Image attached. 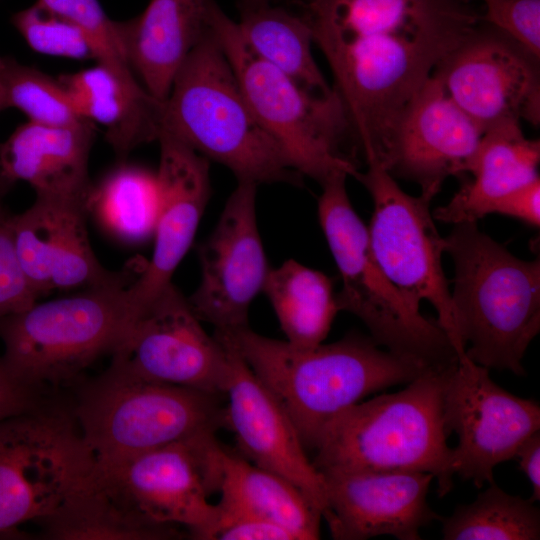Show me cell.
Segmentation results:
<instances>
[{
	"label": "cell",
	"instance_id": "9c48e42d",
	"mask_svg": "<svg viewBox=\"0 0 540 540\" xmlns=\"http://www.w3.org/2000/svg\"><path fill=\"white\" fill-rule=\"evenodd\" d=\"M128 286L83 289L1 318V359L8 371L37 392L76 382L114 351L132 323Z\"/></svg>",
	"mask_w": 540,
	"mask_h": 540
},
{
	"label": "cell",
	"instance_id": "ee69618b",
	"mask_svg": "<svg viewBox=\"0 0 540 540\" xmlns=\"http://www.w3.org/2000/svg\"><path fill=\"white\" fill-rule=\"evenodd\" d=\"M0 206H2V204L0 203Z\"/></svg>",
	"mask_w": 540,
	"mask_h": 540
},
{
	"label": "cell",
	"instance_id": "ffe728a7",
	"mask_svg": "<svg viewBox=\"0 0 540 540\" xmlns=\"http://www.w3.org/2000/svg\"><path fill=\"white\" fill-rule=\"evenodd\" d=\"M156 174L158 207L152 256L140 276L126 288L134 320L172 283L190 249L207 207L211 183L208 160L173 135L160 131Z\"/></svg>",
	"mask_w": 540,
	"mask_h": 540
},
{
	"label": "cell",
	"instance_id": "83f0119b",
	"mask_svg": "<svg viewBox=\"0 0 540 540\" xmlns=\"http://www.w3.org/2000/svg\"><path fill=\"white\" fill-rule=\"evenodd\" d=\"M263 293L286 341L296 347L321 344L340 311L331 278L294 259L270 269Z\"/></svg>",
	"mask_w": 540,
	"mask_h": 540
},
{
	"label": "cell",
	"instance_id": "7bdbcfd3",
	"mask_svg": "<svg viewBox=\"0 0 540 540\" xmlns=\"http://www.w3.org/2000/svg\"><path fill=\"white\" fill-rule=\"evenodd\" d=\"M464 1H466V2H470V3L472 2V0H464Z\"/></svg>",
	"mask_w": 540,
	"mask_h": 540
},
{
	"label": "cell",
	"instance_id": "52a82bcc",
	"mask_svg": "<svg viewBox=\"0 0 540 540\" xmlns=\"http://www.w3.org/2000/svg\"><path fill=\"white\" fill-rule=\"evenodd\" d=\"M207 20L252 111L298 172L320 185L338 173L354 177L358 168L343 150L352 139L350 124L337 93L309 91L257 56L215 0Z\"/></svg>",
	"mask_w": 540,
	"mask_h": 540
},
{
	"label": "cell",
	"instance_id": "4fadbf2b",
	"mask_svg": "<svg viewBox=\"0 0 540 540\" xmlns=\"http://www.w3.org/2000/svg\"><path fill=\"white\" fill-rule=\"evenodd\" d=\"M111 364L137 377L225 397L228 355L170 283L133 320Z\"/></svg>",
	"mask_w": 540,
	"mask_h": 540
},
{
	"label": "cell",
	"instance_id": "603a6c76",
	"mask_svg": "<svg viewBox=\"0 0 540 540\" xmlns=\"http://www.w3.org/2000/svg\"><path fill=\"white\" fill-rule=\"evenodd\" d=\"M209 0H150L135 18L116 21L122 51L157 100L168 97L179 68L208 29Z\"/></svg>",
	"mask_w": 540,
	"mask_h": 540
},
{
	"label": "cell",
	"instance_id": "4dcf8cb0",
	"mask_svg": "<svg viewBox=\"0 0 540 540\" xmlns=\"http://www.w3.org/2000/svg\"><path fill=\"white\" fill-rule=\"evenodd\" d=\"M442 521L444 540H538L540 511L530 500L508 494L496 483L470 504L458 505Z\"/></svg>",
	"mask_w": 540,
	"mask_h": 540
},
{
	"label": "cell",
	"instance_id": "6da1fadb",
	"mask_svg": "<svg viewBox=\"0 0 540 540\" xmlns=\"http://www.w3.org/2000/svg\"><path fill=\"white\" fill-rule=\"evenodd\" d=\"M325 56L352 141L381 163L404 107L481 22L464 0H293Z\"/></svg>",
	"mask_w": 540,
	"mask_h": 540
},
{
	"label": "cell",
	"instance_id": "b9f144b4",
	"mask_svg": "<svg viewBox=\"0 0 540 540\" xmlns=\"http://www.w3.org/2000/svg\"><path fill=\"white\" fill-rule=\"evenodd\" d=\"M264 3H271V0H240L239 4H245V5H257V4H264Z\"/></svg>",
	"mask_w": 540,
	"mask_h": 540
},
{
	"label": "cell",
	"instance_id": "277c9868",
	"mask_svg": "<svg viewBox=\"0 0 540 540\" xmlns=\"http://www.w3.org/2000/svg\"><path fill=\"white\" fill-rule=\"evenodd\" d=\"M442 245L453 260L451 299L466 356L523 376L522 359L540 331L539 258L514 256L477 222L454 224Z\"/></svg>",
	"mask_w": 540,
	"mask_h": 540
},
{
	"label": "cell",
	"instance_id": "60d3db41",
	"mask_svg": "<svg viewBox=\"0 0 540 540\" xmlns=\"http://www.w3.org/2000/svg\"><path fill=\"white\" fill-rule=\"evenodd\" d=\"M13 183L7 180L1 173H0V203L2 198L5 196V194L10 190Z\"/></svg>",
	"mask_w": 540,
	"mask_h": 540
},
{
	"label": "cell",
	"instance_id": "ab89813d",
	"mask_svg": "<svg viewBox=\"0 0 540 540\" xmlns=\"http://www.w3.org/2000/svg\"><path fill=\"white\" fill-rule=\"evenodd\" d=\"M521 470L532 484V502L540 499V433L530 435L522 442L516 451L515 457Z\"/></svg>",
	"mask_w": 540,
	"mask_h": 540
},
{
	"label": "cell",
	"instance_id": "7a4b0ae2",
	"mask_svg": "<svg viewBox=\"0 0 540 540\" xmlns=\"http://www.w3.org/2000/svg\"><path fill=\"white\" fill-rule=\"evenodd\" d=\"M226 338L252 372L274 394L295 425L307 451L327 427L367 395L408 384L430 367L382 350L371 338L348 334L315 347H296L249 326Z\"/></svg>",
	"mask_w": 540,
	"mask_h": 540
},
{
	"label": "cell",
	"instance_id": "2e32d148",
	"mask_svg": "<svg viewBox=\"0 0 540 540\" xmlns=\"http://www.w3.org/2000/svg\"><path fill=\"white\" fill-rule=\"evenodd\" d=\"M220 217L197 250L200 282L187 300L202 322L217 333L248 325L249 308L270 272L258 228L257 185L237 181Z\"/></svg>",
	"mask_w": 540,
	"mask_h": 540
},
{
	"label": "cell",
	"instance_id": "30bf717a",
	"mask_svg": "<svg viewBox=\"0 0 540 540\" xmlns=\"http://www.w3.org/2000/svg\"><path fill=\"white\" fill-rule=\"evenodd\" d=\"M72 413L40 407L0 421V532L39 521L90 477Z\"/></svg>",
	"mask_w": 540,
	"mask_h": 540
},
{
	"label": "cell",
	"instance_id": "836d02e7",
	"mask_svg": "<svg viewBox=\"0 0 540 540\" xmlns=\"http://www.w3.org/2000/svg\"><path fill=\"white\" fill-rule=\"evenodd\" d=\"M12 23L36 52L71 59H95L84 32L73 22L37 3L13 15Z\"/></svg>",
	"mask_w": 540,
	"mask_h": 540
},
{
	"label": "cell",
	"instance_id": "5bb4252c",
	"mask_svg": "<svg viewBox=\"0 0 540 540\" xmlns=\"http://www.w3.org/2000/svg\"><path fill=\"white\" fill-rule=\"evenodd\" d=\"M443 418L453 449L454 474L478 488L494 483V468L515 457L524 440L540 429L538 402L511 394L497 385L489 369L466 355L446 372Z\"/></svg>",
	"mask_w": 540,
	"mask_h": 540
},
{
	"label": "cell",
	"instance_id": "ba28073f",
	"mask_svg": "<svg viewBox=\"0 0 540 540\" xmlns=\"http://www.w3.org/2000/svg\"><path fill=\"white\" fill-rule=\"evenodd\" d=\"M222 397L137 377L110 363L72 412L94 467L225 427Z\"/></svg>",
	"mask_w": 540,
	"mask_h": 540
},
{
	"label": "cell",
	"instance_id": "f546056e",
	"mask_svg": "<svg viewBox=\"0 0 540 540\" xmlns=\"http://www.w3.org/2000/svg\"><path fill=\"white\" fill-rule=\"evenodd\" d=\"M158 207L156 174L121 164L92 185L89 212L114 236L137 242L154 232Z\"/></svg>",
	"mask_w": 540,
	"mask_h": 540
},
{
	"label": "cell",
	"instance_id": "7c38bea8",
	"mask_svg": "<svg viewBox=\"0 0 540 540\" xmlns=\"http://www.w3.org/2000/svg\"><path fill=\"white\" fill-rule=\"evenodd\" d=\"M222 451L215 433L207 432L94 467L92 475L125 506L206 540L217 517L209 498L219 491Z\"/></svg>",
	"mask_w": 540,
	"mask_h": 540
},
{
	"label": "cell",
	"instance_id": "8fae6325",
	"mask_svg": "<svg viewBox=\"0 0 540 540\" xmlns=\"http://www.w3.org/2000/svg\"><path fill=\"white\" fill-rule=\"evenodd\" d=\"M366 165L354 178L364 185L373 202L367 231L374 259L412 305L420 308V303L427 301L434 307L457 357L464 356L442 267V237L430 209L434 197L407 194L380 163L369 161Z\"/></svg>",
	"mask_w": 540,
	"mask_h": 540
},
{
	"label": "cell",
	"instance_id": "cb8c5ba5",
	"mask_svg": "<svg viewBox=\"0 0 540 540\" xmlns=\"http://www.w3.org/2000/svg\"><path fill=\"white\" fill-rule=\"evenodd\" d=\"M540 142L527 138L520 122L488 128L472 159L473 176L450 201L433 212L444 223L477 222L501 197L539 178Z\"/></svg>",
	"mask_w": 540,
	"mask_h": 540
},
{
	"label": "cell",
	"instance_id": "3957f363",
	"mask_svg": "<svg viewBox=\"0 0 540 540\" xmlns=\"http://www.w3.org/2000/svg\"><path fill=\"white\" fill-rule=\"evenodd\" d=\"M161 130L228 168L237 181L302 183L288 154L252 111L209 26L175 75L162 104Z\"/></svg>",
	"mask_w": 540,
	"mask_h": 540
},
{
	"label": "cell",
	"instance_id": "d6986e66",
	"mask_svg": "<svg viewBox=\"0 0 540 540\" xmlns=\"http://www.w3.org/2000/svg\"><path fill=\"white\" fill-rule=\"evenodd\" d=\"M214 335L227 350L225 427L235 436L238 454L292 482L323 516L324 477L309 459L288 413L233 345L226 338Z\"/></svg>",
	"mask_w": 540,
	"mask_h": 540
},
{
	"label": "cell",
	"instance_id": "8d00e7d4",
	"mask_svg": "<svg viewBox=\"0 0 540 540\" xmlns=\"http://www.w3.org/2000/svg\"><path fill=\"white\" fill-rule=\"evenodd\" d=\"M206 540H296L283 526L257 517H236L217 521Z\"/></svg>",
	"mask_w": 540,
	"mask_h": 540
},
{
	"label": "cell",
	"instance_id": "8992f818",
	"mask_svg": "<svg viewBox=\"0 0 540 540\" xmlns=\"http://www.w3.org/2000/svg\"><path fill=\"white\" fill-rule=\"evenodd\" d=\"M347 174L321 184L319 224L342 281L336 293L340 311L359 318L371 338L390 352L445 369L457 354L437 319L426 318L384 274L370 249L367 225L346 189Z\"/></svg>",
	"mask_w": 540,
	"mask_h": 540
},
{
	"label": "cell",
	"instance_id": "e0dca14e",
	"mask_svg": "<svg viewBox=\"0 0 540 540\" xmlns=\"http://www.w3.org/2000/svg\"><path fill=\"white\" fill-rule=\"evenodd\" d=\"M88 201L36 195L11 216L21 268L38 299L53 290L130 285L135 276L111 271L97 259L87 231Z\"/></svg>",
	"mask_w": 540,
	"mask_h": 540
},
{
	"label": "cell",
	"instance_id": "7402d4cb",
	"mask_svg": "<svg viewBox=\"0 0 540 540\" xmlns=\"http://www.w3.org/2000/svg\"><path fill=\"white\" fill-rule=\"evenodd\" d=\"M94 135L95 125L87 120L68 126L28 120L0 144V173L12 183L27 182L36 195L88 201Z\"/></svg>",
	"mask_w": 540,
	"mask_h": 540
},
{
	"label": "cell",
	"instance_id": "ac0fdd59",
	"mask_svg": "<svg viewBox=\"0 0 540 540\" xmlns=\"http://www.w3.org/2000/svg\"><path fill=\"white\" fill-rule=\"evenodd\" d=\"M484 133L431 75L401 112L380 164L435 197L448 177L468 173Z\"/></svg>",
	"mask_w": 540,
	"mask_h": 540
},
{
	"label": "cell",
	"instance_id": "d590c367",
	"mask_svg": "<svg viewBox=\"0 0 540 540\" xmlns=\"http://www.w3.org/2000/svg\"><path fill=\"white\" fill-rule=\"evenodd\" d=\"M11 216L0 206V319L28 309L38 301L17 257Z\"/></svg>",
	"mask_w": 540,
	"mask_h": 540
},
{
	"label": "cell",
	"instance_id": "f35d334b",
	"mask_svg": "<svg viewBox=\"0 0 540 540\" xmlns=\"http://www.w3.org/2000/svg\"><path fill=\"white\" fill-rule=\"evenodd\" d=\"M40 407L39 392L15 379L0 358V421Z\"/></svg>",
	"mask_w": 540,
	"mask_h": 540
},
{
	"label": "cell",
	"instance_id": "1f68e13d",
	"mask_svg": "<svg viewBox=\"0 0 540 540\" xmlns=\"http://www.w3.org/2000/svg\"><path fill=\"white\" fill-rule=\"evenodd\" d=\"M7 108L41 124L68 126L85 120L73 110L58 79L0 55V111Z\"/></svg>",
	"mask_w": 540,
	"mask_h": 540
},
{
	"label": "cell",
	"instance_id": "d6a6232c",
	"mask_svg": "<svg viewBox=\"0 0 540 540\" xmlns=\"http://www.w3.org/2000/svg\"><path fill=\"white\" fill-rule=\"evenodd\" d=\"M35 3L76 24L88 38L99 64L131 88H144L122 51L116 21L106 16L98 0H37Z\"/></svg>",
	"mask_w": 540,
	"mask_h": 540
},
{
	"label": "cell",
	"instance_id": "5b68a950",
	"mask_svg": "<svg viewBox=\"0 0 540 540\" xmlns=\"http://www.w3.org/2000/svg\"><path fill=\"white\" fill-rule=\"evenodd\" d=\"M450 367L428 369L403 390L359 402L340 414L314 450L315 468L321 474L427 472L437 479L439 497L445 496L455 475L443 418V389Z\"/></svg>",
	"mask_w": 540,
	"mask_h": 540
},
{
	"label": "cell",
	"instance_id": "4316f807",
	"mask_svg": "<svg viewBox=\"0 0 540 540\" xmlns=\"http://www.w3.org/2000/svg\"><path fill=\"white\" fill-rule=\"evenodd\" d=\"M38 523L43 538L52 540H167L184 535L178 526L155 522L120 503L92 473Z\"/></svg>",
	"mask_w": 540,
	"mask_h": 540
},
{
	"label": "cell",
	"instance_id": "d4e9b609",
	"mask_svg": "<svg viewBox=\"0 0 540 540\" xmlns=\"http://www.w3.org/2000/svg\"><path fill=\"white\" fill-rule=\"evenodd\" d=\"M58 80L75 113L105 128V138L118 158L157 141L163 102L146 89L131 88L99 63Z\"/></svg>",
	"mask_w": 540,
	"mask_h": 540
},
{
	"label": "cell",
	"instance_id": "9a60e30c",
	"mask_svg": "<svg viewBox=\"0 0 540 540\" xmlns=\"http://www.w3.org/2000/svg\"><path fill=\"white\" fill-rule=\"evenodd\" d=\"M540 59L483 21L432 72L450 98L485 131L540 123Z\"/></svg>",
	"mask_w": 540,
	"mask_h": 540
},
{
	"label": "cell",
	"instance_id": "484cf974",
	"mask_svg": "<svg viewBox=\"0 0 540 540\" xmlns=\"http://www.w3.org/2000/svg\"><path fill=\"white\" fill-rule=\"evenodd\" d=\"M219 492L214 524L257 517L283 526L296 540L320 538L322 514L296 485L226 448L222 451Z\"/></svg>",
	"mask_w": 540,
	"mask_h": 540
},
{
	"label": "cell",
	"instance_id": "44dd1931",
	"mask_svg": "<svg viewBox=\"0 0 540 540\" xmlns=\"http://www.w3.org/2000/svg\"><path fill=\"white\" fill-rule=\"evenodd\" d=\"M332 538L364 540L388 535L419 540L420 529L440 519L427 503L431 473L357 471L322 474Z\"/></svg>",
	"mask_w": 540,
	"mask_h": 540
},
{
	"label": "cell",
	"instance_id": "74e56055",
	"mask_svg": "<svg viewBox=\"0 0 540 540\" xmlns=\"http://www.w3.org/2000/svg\"><path fill=\"white\" fill-rule=\"evenodd\" d=\"M489 214L513 217L538 228L540 225V178L501 197L491 206Z\"/></svg>",
	"mask_w": 540,
	"mask_h": 540
},
{
	"label": "cell",
	"instance_id": "e575fe53",
	"mask_svg": "<svg viewBox=\"0 0 540 540\" xmlns=\"http://www.w3.org/2000/svg\"><path fill=\"white\" fill-rule=\"evenodd\" d=\"M484 23L495 27L540 59V0H483Z\"/></svg>",
	"mask_w": 540,
	"mask_h": 540
},
{
	"label": "cell",
	"instance_id": "f1b7e54d",
	"mask_svg": "<svg viewBox=\"0 0 540 540\" xmlns=\"http://www.w3.org/2000/svg\"><path fill=\"white\" fill-rule=\"evenodd\" d=\"M238 7L239 31L257 56L309 91L333 92L313 57L310 28L298 13L271 3Z\"/></svg>",
	"mask_w": 540,
	"mask_h": 540
}]
</instances>
